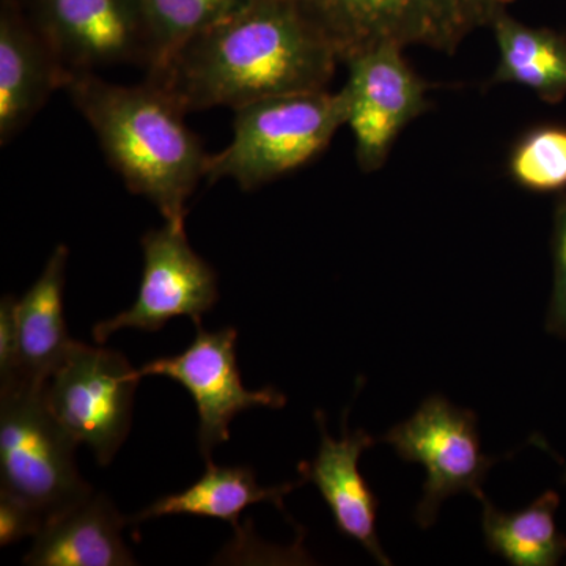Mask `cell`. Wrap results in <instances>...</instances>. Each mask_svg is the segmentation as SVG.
<instances>
[{
    "label": "cell",
    "mask_w": 566,
    "mask_h": 566,
    "mask_svg": "<svg viewBox=\"0 0 566 566\" xmlns=\"http://www.w3.org/2000/svg\"><path fill=\"white\" fill-rule=\"evenodd\" d=\"M338 62L289 0H251L147 81L172 93L186 112L234 111L270 96L326 91Z\"/></svg>",
    "instance_id": "obj_1"
},
{
    "label": "cell",
    "mask_w": 566,
    "mask_h": 566,
    "mask_svg": "<svg viewBox=\"0 0 566 566\" xmlns=\"http://www.w3.org/2000/svg\"><path fill=\"white\" fill-rule=\"evenodd\" d=\"M63 91L92 126L126 188L150 200L164 221L185 223L186 205L211 156L185 123L172 93L147 81L117 85L93 73H70Z\"/></svg>",
    "instance_id": "obj_2"
},
{
    "label": "cell",
    "mask_w": 566,
    "mask_h": 566,
    "mask_svg": "<svg viewBox=\"0 0 566 566\" xmlns=\"http://www.w3.org/2000/svg\"><path fill=\"white\" fill-rule=\"evenodd\" d=\"M346 62L379 44L452 54L515 0H289Z\"/></svg>",
    "instance_id": "obj_3"
},
{
    "label": "cell",
    "mask_w": 566,
    "mask_h": 566,
    "mask_svg": "<svg viewBox=\"0 0 566 566\" xmlns=\"http://www.w3.org/2000/svg\"><path fill=\"white\" fill-rule=\"evenodd\" d=\"M344 93H289L234 109L232 142L208 166V180L230 178L243 191L292 172L314 159L346 125Z\"/></svg>",
    "instance_id": "obj_4"
},
{
    "label": "cell",
    "mask_w": 566,
    "mask_h": 566,
    "mask_svg": "<svg viewBox=\"0 0 566 566\" xmlns=\"http://www.w3.org/2000/svg\"><path fill=\"white\" fill-rule=\"evenodd\" d=\"M77 442L57 422L44 385H0V494L43 517L44 524L95 490L76 468Z\"/></svg>",
    "instance_id": "obj_5"
},
{
    "label": "cell",
    "mask_w": 566,
    "mask_h": 566,
    "mask_svg": "<svg viewBox=\"0 0 566 566\" xmlns=\"http://www.w3.org/2000/svg\"><path fill=\"white\" fill-rule=\"evenodd\" d=\"M140 379L122 353L74 342L44 382V398L63 430L107 465L132 430Z\"/></svg>",
    "instance_id": "obj_6"
},
{
    "label": "cell",
    "mask_w": 566,
    "mask_h": 566,
    "mask_svg": "<svg viewBox=\"0 0 566 566\" xmlns=\"http://www.w3.org/2000/svg\"><path fill=\"white\" fill-rule=\"evenodd\" d=\"M381 441L392 446L408 463H419L427 472L423 494L416 509L420 527L433 526L439 506L460 493L482 499V485L497 458L486 457L480 446L476 416L433 395L411 419L395 424Z\"/></svg>",
    "instance_id": "obj_7"
},
{
    "label": "cell",
    "mask_w": 566,
    "mask_h": 566,
    "mask_svg": "<svg viewBox=\"0 0 566 566\" xmlns=\"http://www.w3.org/2000/svg\"><path fill=\"white\" fill-rule=\"evenodd\" d=\"M144 271L139 293L128 311L93 327V338L106 344L117 331L158 333L177 316L202 326V316L219 301L218 275L193 252L185 223L166 222L142 237Z\"/></svg>",
    "instance_id": "obj_8"
},
{
    "label": "cell",
    "mask_w": 566,
    "mask_h": 566,
    "mask_svg": "<svg viewBox=\"0 0 566 566\" xmlns=\"http://www.w3.org/2000/svg\"><path fill=\"white\" fill-rule=\"evenodd\" d=\"M237 329L203 331L188 349L177 356L159 357L140 368L144 376H167L185 387L197 408V446L205 461L212 450L230 439V423L234 417L252 408L281 409L285 395L274 387L248 390L237 363Z\"/></svg>",
    "instance_id": "obj_9"
},
{
    "label": "cell",
    "mask_w": 566,
    "mask_h": 566,
    "mask_svg": "<svg viewBox=\"0 0 566 566\" xmlns=\"http://www.w3.org/2000/svg\"><path fill=\"white\" fill-rule=\"evenodd\" d=\"M31 20L70 73L148 65L150 35L140 0H33Z\"/></svg>",
    "instance_id": "obj_10"
},
{
    "label": "cell",
    "mask_w": 566,
    "mask_h": 566,
    "mask_svg": "<svg viewBox=\"0 0 566 566\" xmlns=\"http://www.w3.org/2000/svg\"><path fill=\"white\" fill-rule=\"evenodd\" d=\"M401 51L395 44H379L345 62L346 125L354 134L357 163L364 172L378 170L401 129L427 109L423 81Z\"/></svg>",
    "instance_id": "obj_11"
},
{
    "label": "cell",
    "mask_w": 566,
    "mask_h": 566,
    "mask_svg": "<svg viewBox=\"0 0 566 566\" xmlns=\"http://www.w3.org/2000/svg\"><path fill=\"white\" fill-rule=\"evenodd\" d=\"M70 71L50 50L14 0L0 11V142L9 144L65 87Z\"/></svg>",
    "instance_id": "obj_12"
},
{
    "label": "cell",
    "mask_w": 566,
    "mask_h": 566,
    "mask_svg": "<svg viewBox=\"0 0 566 566\" xmlns=\"http://www.w3.org/2000/svg\"><path fill=\"white\" fill-rule=\"evenodd\" d=\"M315 419L322 444L314 461L300 465L304 482L319 491L342 535L363 545L378 564L390 565L376 532L378 497L359 471L360 457L375 444V439L364 430L349 433L345 420L342 439H334L327 433L322 411H316Z\"/></svg>",
    "instance_id": "obj_13"
},
{
    "label": "cell",
    "mask_w": 566,
    "mask_h": 566,
    "mask_svg": "<svg viewBox=\"0 0 566 566\" xmlns=\"http://www.w3.org/2000/svg\"><path fill=\"white\" fill-rule=\"evenodd\" d=\"M123 517L107 495L92 493L62 515L52 517L33 536L24 565L132 566L134 556L123 542Z\"/></svg>",
    "instance_id": "obj_14"
},
{
    "label": "cell",
    "mask_w": 566,
    "mask_h": 566,
    "mask_svg": "<svg viewBox=\"0 0 566 566\" xmlns=\"http://www.w3.org/2000/svg\"><path fill=\"white\" fill-rule=\"evenodd\" d=\"M70 251L59 244L43 273L17 301L20 379L44 385L73 348L63 316V289Z\"/></svg>",
    "instance_id": "obj_15"
},
{
    "label": "cell",
    "mask_w": 566,
    "mask_h": 566,
    "mask_svg": "<svg viewBox=\"0 0 566 566\" xmlns=\"http://www.w3.org/2000/svg\"><path fill=\"white\" fill-rule=\"evenodd\" d=\"M301 483L262 488L256 482L255 472L248 465L223 468L207 460V471L193 485L181 493L163 495L136 516L129 517V524L163 516L189 515L223 521L238 531L240 515L249 505L271 502L283 510V497Z\"/></svg>",
    "instance_id": "obj_16"
},
{
    "label": "cell",
    "mask_w": 566,
    "mask_h": 566,
    "mask_svg": "<svg viewBox=\"0 0 566 566\" xmlns=\"http://www.w3.org/2000/svg\"><path fill=\"white\" fill-rule=\"evenodd\" d=\"M499 46L494 82H512L556 104L566 96V35L551 29L528 28L506 11L493 25Z\"/></svg>",
    "instance_id": "obj_17"
},
{
    "label": "cell",
    "mask_w": 566,
    "mask_h": 566,
    "mask_svg": "<svg viewBox=\"0 0 566 566\" xmlns=\"http://www.w3.org/2000/svg\"><path fill=\"white\" fill-rule=\"evenodd\" d=\"M483 534L488 549L516 566H553L566 554V536L556 524L560 497L546 491L527 509L505 513L483 495Z\"/></svg>",
    "instance_id": "obj_18"
},
{
    "label": "cell",
    "mask_w": 566,
    "mask_h": 566,
    "mask_svg": "<svg viewBox=\"0 0 566 566\" xmlns=\"http://www.w3.org/2000/svg\"><path fill=\"white\" fill-rule=\"evenodd\" d=\"M251 0H140L150 35L148 77L161 74L197 35Z\"/></svg>",
    "instance_id": "obj_19"
},
{
    "label": "cell",
    "mask_w": 566,
    "mask_h": 566,
    "mask_svg": "<svg viewBox=\"0 0 566 566\" xmlns=\"http://www.w3.org/2000/svg\"><path fill=\"white\" fill-rule=\"evenodd\" d=\"M513 180L528 191H566V126L546 125L524 134L510 156Z\"/></svg>",
    "instance_id": "obj_20"
},
{
    "label": "cell",
    "mask_w": 566,
    "mask_h": 566,
    "mask_svg": "<svg viewBox=\"0 0 566 566\" xmlns=\"http://www.w3.org/2000/svg\"><path fill=\"white\" fill-rule=\"evenodd\" d=\"M553 252L556 282L546 326L551 334L566 337V191L554 212Z\"/></svg>",
    "instance_id": "obj_21"
},
{
    "label": "cell",
    "mask_w": 566,
    "mask_h": 566,
    "mask_svg": "<svg viewBox=\"0 0 566 566\" xmlns=\"http://www.w3.org/2000/svg\"><path fill=\"white\" fill-rule=\"evenodd\" d=\"M17 301V297L9 294L0 303V385L20 379Z\"/></svg>",
    "instance_id": "obj_22"
},
{
    "label": "cell",
    "mask_w": 566,
    "mask_h": 566,
    "mask_svg": "<svg viewBox=\"0 0 566 566\" xmlns=\"http://www.w3.org/2000/svg\"><path fill=\"white\" fill-rule=\"evenodd\" d=\"M44 526L43 517L9 495L0 494V545L10 546L35 536Z\"/></svg>",
    "instance_id": "obj_23"
}]
</instances>
